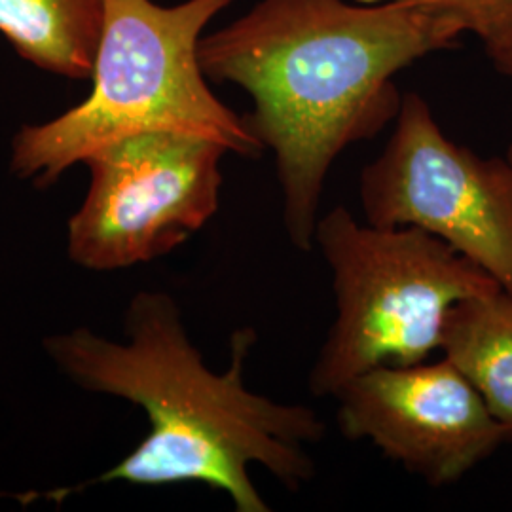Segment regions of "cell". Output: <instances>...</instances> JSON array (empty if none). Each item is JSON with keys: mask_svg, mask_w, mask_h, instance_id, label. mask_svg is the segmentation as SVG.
I'll return each mask as SVG.
<instances>
[{"mask_svg": "<svg viewBox=\"0 0 512 512\" xmlns=\"http://www.w3.org/2000/svg\"><path fill=\"white\" fill-rule=\"evenodd\" d=\"M226 148L196 135L145 131L84 165L90 184L67 224V253L92 272L147 264L181 247L219 211Z\"/></svg>", "mask_w": 512, "mask_h": 512, "instance_id": "obj_5", "label": "cell"}, {"mask_svg": "<svg viewBox=\"0 0 512 512\" xmlns=\"http://www.w3.org/2000/svg\"><path fill=\"white\" fill-rule=\"evenodd\" d=\"M448 19L461 37L475 35L480 42L512 27V0H410Z\"/></svg>", "mask_w": 512, "mask_h": 512, "instance_id": "obj_10", "label": "cell"}, {"mask_svg": "<svg viewBox=\"0 0 512 512\" xmlns=\"http://www.w3.org/2000/svg\"><path fill=\"white\" fill-rule=\"evenodd\" d=\"M334 399L346 439L370 440L431 488L458 482L512 440L448 359L372 368Z\"/></svg>", "mask_w": 512, "mask_h": 512, "instance_id": "obj_7", "label": "cell"}, {"mask_svg": "<svg viewBox=\"0 0 512 512\" xmlns=\"http://www.w3.org/2000/svg\"><path fill=\"white\" fill-rule=\"evenodd\" d=\"M236 0H105L90 95L12 139L10 169L38 188L59 181L97 148L145 131H175L215 141L230 154L264 152L245 118L211 92L200 65L207 25Z\"/></svg>", "mask_w": 512, "mask_h": 512, "instance_id": "obj_3", "label": "cell"}, {"mask_svg": "<svg viewBox=\"0 0 512 512\" xmlns=\"http://www.w3.org/2000/svg\"><path fill=\"white\" fill-rule=\"evenodd\" d=\"M505 156H507V160H509V162H511L512 165V145L511 147H509V150H507V154H505Z\"/></svg>", "mask_w": 512, "mask_h": 512, "instance_id": "obj_12", "label": "cell"}, {"mask_svg": "<svg viewBox=\"0 0 512 512\" xmlns=\"http://www.w3.org/2000/svg\"><path fill=\"white\" fill-rule=\"evenodd\" d=\"M488 59L492 61L495 71L503 74L512 82V27L509 31L482 42Z\"/></svg>", "mask_w": 512, "mask_h": 512, "instance_id": "obj_11", "label": "cell"}, {"mask_svg": "<svg viewBox=\"0 0 512 512\" xmlns=\"http://www.w3.org/2000/svg\"><path fill=\"white\" fill-rule=\"evenodd\" d=\"M105 0H0V33L25 61L71 80L92 78Z\"/></svg>", "mask_w": 512, "mask_h": 512, "instance_id": "obj_9", "label": "cell"}, {"mask_svg": "<svg viewBox=\"0 0 512 512\" xmlns=\"http://www.w3.org/2000/svg\"><path fill=\"white\" fill-rule=\"evenodd\" d=\"M124 332L126 342L86 327L42 340L48 359L74 385L137 404L147 414V437L95 482H200L228 495L238 512H268L249 476L251 465L264 467L291 492L315 476L306 446L321 442L327 425L310 406L279 403L247 387L255 330L232 334L230 365L220 374L203 363L171 294H135Z\"/></svg>", "mask_w": 512, "mask_h": 512, "instance_id": "obj_2", "label": "cell"}, {"mask_svg": "<svg viewBox=\"0 0 512 512\" xmlns=\"http://www.w3.org/2000/svg\"><path fill=\"white\" fill-rule=\"evenodd\" d=\"M382 154L361 173L365 222L442 239L512 294V165L454 143L420 93L403 95Z\"/></svg>", "mask_w": 512, "mask_h": 512, "instance_id": "obj_6", "label": "cell"}, {"mask_svg": "<svg viewBox=\"0 0 512 512\" xmlns=\"http://www.w3.org/2000/svg\"><path fill=\"white\" fill-rule=\"evenodd\" d=\"M440 349L512 433V294L499 287L456 302Z\"/></svg>", "mask_w": 512, "mask_h": 512, "instance_id": "obj_8", "label": "cell"}, {"mask_svg": "<svg viewBox=\"0 0 512 512\" xmlns=\"http://www.w3.org/2000/svg\"><path fill=\"white\" fill-rule=\"evenodd\" d=\"M313 247L332 279L336 317L311 366L315 397H334L378 366L418 365L440 349L450 308L501 285L423 230L359 222L346 207L319 215Z\"/></svg>", "mask_w": 512, "mask_h": 512, "instance_id": "obj_4", "label": "cell"}, {"mask_svg": "<svg viewBox=\"0 0 512 512\" xmlns=\"http://www.w3.org/2000/svg\"><path fill=\"white\" fill-rule=\"evenodd\" d=\"M459 38L448 19L410 0H258L203 35L205 76L253 101L243 118L274 154L294 249H313L332 164L395 122L403 103L395 76Z\"/></svg>", "mask_w": 512, "mask_h": 512, "instance_id": "obj_1", "label": "cell"}]
</instances>
